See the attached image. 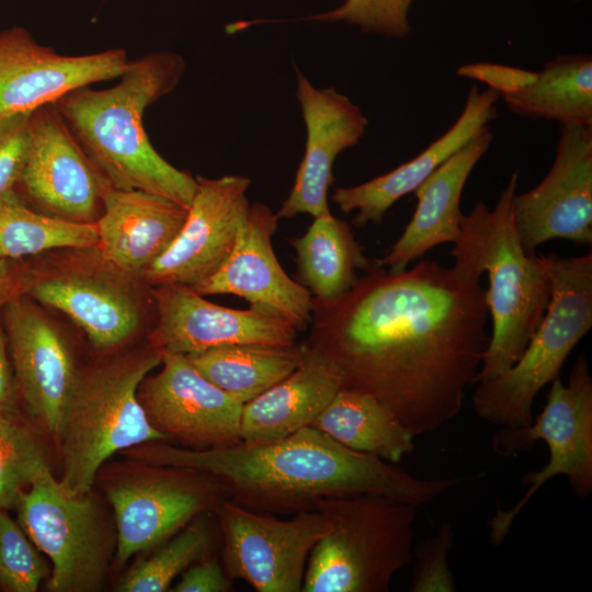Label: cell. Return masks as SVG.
<instances>
[{"mask_svg": "<svg viewBox=\"0 0 592 592\" xmlns=\"http://www.w3.org/2000/svg\"><path fill=\"white\" fill-rule=\"evenodd\" d=\"M31 113L0 116V194L13 190L21 175Z\"/></svg>", "mask_w": 592, "mask_h": 592, "instance_id": "36", "label": "cell"}, {"mask_svg": "<svg viewBox=\"0 0 592 592\" xmlns=\"http://www.w3.org/2000/svg\"><path fill=\"white\" fill-rule=\"evenodd\" d=\"M514 171L492 209L477 202L460 217V235L451 251L454 267L471 277L488 274L487 305L490 341L475 384L511 367L540 323L551 296L546 255H528L514 227L512 201L517 190Z\"/></svg>", "mask_w": 592, "mask_h": 592, "instance_id": "4", "label": "cell"}, {"mask_svg": "<svg viewBox=\"0 0 592 592\" xmlns=\"http://www.w3.org/2000/svg\"><path fill=\"white\" fill-rule=\"evenodd\" d=\"M499 94L473 86L455 123L423 151L396 169L358 185L335 187L332 200L341 212L357 210L352 223L357 228L379 224L387 210L415 189L446 159L489 127L496 118Z\"/></svg>", "mask_w": 592, "mask_h": 592, "instance_id": "23", "label": "cell"}, {"mask_svg": "<svg viewBox=\"0 0 592 592\" xmlns=\"http://www.w3.org/2000/svg\"><path fill=\"white\" fill-rule=\"evenodd\" d=\"M111 482L106 497L116 525L115 561L158 547L194 517L215 512L227 499L208 476L186 468L139 463Z\"/></svg>", "mask_w": 592, "mask_h": 592, "instance_id": "10", "label": "cell"}, {"mask_svg": "<svg viewBox=\"0 0 592 592\" xmlns=\"http://www.w3.org/2000/svg\"><path fill=\"white\" fill-rule=\"evenodd\" d=\"M13 260L0 259V308L15 294L21 293V278Z\"/></svg>", "mask_w": 592, "mask_h": 592, "instance_id": "40", "label": "cell"}, {"mask_svg": "<svg viewBox=\"0 0 592 592\" xmlns=\"http://www.w3.org/2000/svg\"><path fill=\"white\" fill-rule=\"evenodd\" d=\"M111 187L84 153L56 103L33 111L24 166L13 189L56 217L95 223Z\"/></svg>", "mask_w": 592, "mask_h": 592, "instance_id": "12", "label": "cell"}, {"mask_svg": "<svg viewBox=\"0 0 592 592\" xmlns=\"http://www.w3.org/2000/svg\"><path fill=\"white\" fill-rule=\"evenodd\" d=\"M278 217L266 205L250 206L236 244L223 265L195 285L198 294H230L250 307L280 318L298 331L311 321L312 296L281 266L272 246Z\"/></svg>", "mask_w": 592, "mask_h": 592, "instance_id": "19", "label": "cell"}, {"mask_svg": "<svg viewBox=\"0 0 592 592\" xmlns=\"http://www.w3.org/2000/svg\"><path fill=\"white\" fill-rule=\"evenodd\" d=\"M185 70L170 50L129 60L119 82L95 90L76 89L56 102L80 147L114 189L140 190L189 208L196 178L164 160L149 141L146 109L170 93Z\"/></svg>", "mask_w": 592, "mask_h": 592, "instance_id": "3", "label": "cell"}, {"mask_svg": "<svg viewBox=\"0 0 592 592\" xmlns=\"http://www.w3.org/2000/svg\"><path fill=\"white\" fill-rule=\"evenodd\" d=\"M161 369L138 387L151 425L185 447L238 444L243 403L204 377L182 354H162Z\"/></svg>", "mask_w": 592, "mask_h": 592, "instance_id": "14", "label": "cell"}, {"mask_svg": "<svg viewBox=\"0 0 592 592\" xmlns=\"http://www.w3.org/2000/svg\"><path fill=\"white\" fill-rule=\"evenodd\" d=\"M546 257L551 296L540 323L517 361L503 373L476 383L471 395L478 418L500 429L533 421L536 396L560 377L567 357L592 328V252Z\"/></svg>", "mask_w": 592, "mask_h": 592, "instance_id": "7", "label": "cell"}, {"mask_svg": "<svg viewBox=\"0 0 592 592\" xmlns=\"http://www.w3.org/2000/svg\"><path fill=\"white\" fill-rule=\"evenodd\" d=\"M342 445L399 463L414 448L415 435L380 401L351 389H340L311 425Z\"/></svg>", "mask_w": 592, "mask_h": 592, "instance_id": "27", "label": "cell"}, {"mask_svg": "<svg viewBox=\"0 0 592 592\" xmlns=\"http://www.w3.org/2000/svg\"><path fill=\"white\" fill-rule=\"evenodd\" d=\"M456 73L486 83L500 98L528 87L537 71L492 62H473L459 66Z\"/></svg>", "mask_w": 592, "mask_h": 592, "instance_id": "37", "label": "cell"}, {"mask_svg": "<svg viewBox=\"0 0 592 592\" xmlns=\"http://www.w3.org/2000/svg\"><path fill=\"white\" fill-rule=\"evenodd\" d=\"M98 241L95 223L39 213L14 190L0 194V259L16 260L53 249H89Z\"/></svg>", "mask_w": 592, "mask_h": 592, "instance_id": "30", "label": "cell"}, {"mask_svg": "<svg viewBox=\"0 0 592 592\" xmlns=\"http://www.w3.org/2000/svg\"><path fill=\"white\" fill-rule=\"evenodd\" d=\"M232 580L223 565L214 559H203L189 568L181 580L171 589L173 592H228Z\"/></svg>", "mask_w": 592, "mask_h": 592, "instance_id": "38", "label": "cell"}, {"mask_svg": "<svg viewBox=\"0 0 592 592\" xmlns=\"http://www.w3.org/2000/svg\"><path fill=\"white\" fill-rule=\"evenodd\" d=\"M18 397L15 379L8 355L7 335L0 323V413L15 417Z\"/></svg>", "mask_w": 592, "mask_h": 592, "instance_id": "39", "label": "cell"}, {"mask_svg": "<svg viewBox=\"0 0 592 592\" xmlns=\"http://www.w3.org/2000/svg\"><path fill=\"white\" fill-rule=\"evenodd\" d=\"M303 353V343L230 344L185 356L209 382L246 403L291 374Z\"/></svg>", "mask_w": 592, "mask_h": 592, "instance_id": "29", "label": "cell"}, {"mask_svg": "<svg viewBox=\"0 0 592 592\" xmlns=\"http://www.w3.org/2000/svg\"><path fill=\"white\" fill-rule=\"evenodd\" d=\"M514 227L524 251L565 239L592 244V125H562L545 178L512 201Z\"/></svg>", "mask_w": 592, "mask_h": 592, "instance_id": "13", "label": "cell"}, {"mask_svg": "<svg viewBox=\"0 0 592 592\" xmlns=\"http://www.w3.org/2000/svg\"><path fill=\"white\" fill-rule=\"evenodd\" d=\"M490 127V126H489ZM487 127L446 159L414 191L418 203L402 235L377 265L400 273L429 250L455 243L460 235V197L479 160L489 150L493 134Z\"/></svg>", "mask_w": 592, "mask_h": 592, "instance_id": "24", "label": "cell"}, {"mask_svg": "<svg viewBox=\"0 0 592 592\" xmlns=\"http://www.w3.org/2000/svg\"><path fill=\"white\" fill-rule=\"evenodd\" d=\"M2 314L18 396L58 441L79 374L70 349L55 325L23 293L11 297Z\"/></svg>", "mask_w": 592, "mask_h": 592, "instance_id": "16", "label": "cell"}, {"mask_svg": "<svg viewBox=\"0 0 592 592\" xmlns=\"http://www.w3.org/2000/svg\"><path fill=\"white\" fill-rule=\"evenodd\" d=\"M289 242L297 254L299 283L321 303L343 296L357 282L356 271H367L374 263L363 254L350 225L332 215L316 217L303 236Z\"/></svg>", "mask_w": 592, "mask_h": 592, "instance_id": "26", "label": "cell"}, {"mask_svg": "<svg viewBox=\"0 0 592 592\" xmlns=\"http://www.w3.org/2000/svg\"><path fill=\"white\" fill-rule=\"evenodd\" d=\"M186 219L168 249L141 274L149 285L194 287L213 275L231 253L250 205L251 180L241 175L196 177Z\"/></svg>", "mask_w": 592, "mask_h": 592, "instance_id": "15", "label": "cell"}, {"mask_svg": "<svg viewBox=\"0 0 592 592\" xmlns=\"http://www.w3.org/2000/svg\"><path fill=\"white\" fill-rule=\"evenodd\" d=\"M153 346L105 362L78 379L62 419L58 443L62 458L60 490L80 497L115 453L168 437L156 430L138 399V387L159 366Z\"/></svg>", "mask_w": 592, "mask_h": 592, "instance_id": "5", "label": "cell"}, {"mask_svg": "<svg viewBox=\"0 0 592 592\" xmlns=\"http://www.w3.org/2000/svg\"><path fill=\"white\" fill-rule=\"evenodd\" d=\"M156 325L150 345L159 352L189 355L230 344L291 345L298 330L253 308L219 306L186 285L169 284L152 291Z\"/></svg>", "mask_w": 592, "mask_h": 592, "instance_id": "18", "label": "cell"}, {"mask_svg": "<svg viewBox=\"0 0 592 592\" xmlns=\"http://www.w3.org/2000/svg\"><path fill=\"white\" fill-rule=\"evenodd\" d=\"M214 513L227 576L258 592H300L310 553L330 530L317 510L278 519L225 499Z\"/></svg>", "mask_w": 592, "mask_h": 592, "instance_id": "9", "label": "cell"}, {"mask_svg": "<svg viewBox=\"0 0 592 592\" xmlns=\"http://www.w3.org/2000/svg\"><path fill=\"white\" fill-rule=\"evenodd\" d=\"M415 1L418 0H345L331 11L305 19L345 22L358 26L364 33L401 39L411 32L408 13Z\"/></svg>", "mask_w": 592, "mask_h": 592, "instance_id": "34", "label": "cell"}, {"mask_svg": "<svg viewBox=\"0 0 592 592\" xmlns=\"http://www.w3.org/2000/svg\"><path fill=\"white\" fill-rule=\"evenodd\" d=\"M50 570L21 525L0 509V585L10 592H35Z\"/></svg>", "mask_w": 592, "mask_h": 592, "instance_id": "33", "label": "cell"}, {"mask_svg": "<svg viewBox=\"0 0 592 592\" xmlns=\"http://www.w3.org/2000/svg\"><path fill=\"white\" fill-rule=\"evenodd\" d=\"M210 535L202 523L185 526L151 557L133 567L119 581V592H163L173 579L195 561L205 559Z\"/></svg>", "mask_w": 592, "mask_h": 592, "instance_id": "32", "label": "cell"}, {"mask_svg": "<svg viewBox=\"0 0 592 592\" xmlns=\"http://www.w3.org/2000/svg\"><path fill=\"white\" fill-rule=\"evenodd\" d=\"M186 216L187 208L161 195L109 187L95 221L101 260L117 274L141 277L175 239Z\"/></svg>", "mask_w": 592, "mask_h": 592, "instance_id": "22", "label": "cell"}, {"mask_svg": "<svg viewBox=\"0 0 592 592\" xmlns=\"http://www.w3.org/2000/svg\"><path fill=\"white\" fill-rule=\"evenodd\" d=\"M21 293L61 311L100 349L124 343L141 323L140 306L132 293L117 278L99 272L23 275Z\"/></svg>", "mask_w": 592, "mask_h": 592, "instance_id": "21", "label": "cell"}, {"mask_svg": "<svg viewBox=\"0 0 592 592\" xmlns=\"http://www.w3.org/2000/svg\"><path fill=\"white\" fill-rule=\"evenodd\" d=\"M129 64L126 50L67 56L38 44L21 26L0 31V116L31 113L67 93L119 78Z\"/></svg>", "mask_w": 592, "mask_h": 592, "instance_id": "17", "label": "cell"}, {"mask_svg": "<svg viewBox=\"0 0 592 592\" xmlns=\"http://www.w3.org/2000/svg\"><path fill=\"white\" fill-rule=\"evenodd\" d=\"M19 524L37 549L48 556L53 592L101 589L110 559V531L90 492L68 497L54 485L25 490L16 505Z\"/></svg>", "mask_w": 592, "mask_h": 592, "instance_id": "11", "label": "cell"}, {"mask_svg": "<svg viewBox=\"0 0 592 592\" xmlns=\"http://www.w3.org/2000/svg\"><path fill=\"white\" fill-rule=\"evenodd\" d=\"M509 110L531 119L592 125V57L561 55L548 60L526 88L500 96Z\"/></svg>", "mask_w": 592, "mask_h": 592, "instance_id": "28", "label": "cell"}, {"mask_svg": "<svg viewBox=\"0 0 592 592\" xmlns=\"http://www.w3.org/2000/svg\"><path fill=\"white\" fill-rule=\"evenodd\" d=\"M122 453L139 463L202 473L227 499L271 514L315 510L320 500L356 494L387 497L419 508L458 482L455 478L414 476L374 455L353 451L314 426L257 444L195 449L153 441Z\"/></svg>", "mask_w": 592, "mask_h": 592, "instance_id": "2", "label": "cell"}, {"mask_svg": "<svg viewBox=\"0 0 592 592\" xmlns=\"http://www.w3.org/2000/svg\"><path fill=\"white\" fill-rule=\"evenodd\" d=\"M454 543L453 526L444 521L436 532L413 547L411 592H454L455 579L448 566Z\"/></svg>", "mask_w": 592, "mask_h": 592, "instance_id": "35", "label": "cell"}, {"mask_svg": "<svg viewBox=\"0 0 592 592\" xmlns=\"http://www.w3.org/2000/svg\"><path fill=\"white\" fill-rule=\"evenodd\" d=\"M303 350L301 362L291 374L243 403L241 442H270L310 426L342 389L335 366L306 343Z\"/></svg>", "mask_w": 592, "mask_h": 592, "instance_id": "25", "label": "cell"}, {"mask_svg": "<svg viewBox=\"0 0 592 592\" xmlns=\"http://www.w3.org/2000/svg\"><path fill=\"white\" fill-rule=\"evenodd\" d=\"M343 296L312 299L308 346L338 369L342 388L369 395L415 436L463 409L487 352L489 309L480 277L421 260L365 271Z\"/></svg>", "mask_w": 592, "mask_h": 592, "instance_id": "1", "label": "cell"}, {"mask_svg": "<svg viewBox=\"0 0 592 592\" xmlns=\"http://www.w3.org/2000/svg\"><path fill=\"white\" fill-rule=\"evenodd\" d=\"M330 524L312 548L304 592H387L412 562L418 506L376 494L318 501Z\"/></svg>", "mask_w": 592, "mask_h": 592, "instance_id": "6", "label": "cell"}, {"mask_svg": "<svg viewBox=\"0 0 592 592\" xmlns=\"http://www.w3.org/2000/svg\"><path fill=\"white\" fill-rule=\"evenodd\" d=\"M543 441L548 447L547 464L526 473L524 496L509 510L497 509L488 522L492 545H501L524 506L550 479L565 476L572 493L585 499L592 493V378L589 364L580 355L563 384L550 383L546 405L528 425L500 429L493 436V451L513 457Z\"/></svg>", "mask_w": 592, "mask_h": 592, "instance_id": "8", "label": "cell"}, {"mask_svg": "<svg viewBox=\"0 0 592 592\" xmlns=\"http://www.w3.org/2000/svg\"><path fill=\"white\" fill-rule=\"evenodd\" d=\"M57 481L31 431L0 413V509L16 508L25 488Z\"/></svg>", "mask_w": 592, "mask_h": 592, "instance_id": "31", "label": "cell"}, {"mask_svg": "<svg viewBox=\"0 0 592 592\" xmlns=\"http://www.w3.org/2000/svg\"><path fill=\"white\" fill-rule=\"evenodd\" d=\"M568 1H573V2H577V1H580V0H568Z\"/></svg>", "mask_w": 592, "mask_h": 592, "instance_id": "41", "label": "cell"}, {"mask_svg": "<svg viewBox=\"0 0 592 592\" xmlns=\"http://www.w3.org/2000/svg\"><path fill=\"white\" fill-rule=\"evenodd\" d=\"M296 73V98L301 106L307 139L294 185L276 216L292 218L307 213L314 218L326 217L332 215L328 191L333 183V162L341 151L358 144L367 118L334 88L316 89L297 68Z\"/></svg>", "mask_w": 592, "mask_h": 592, "instance_id": "20", "label": "cell"}]
</instances>
